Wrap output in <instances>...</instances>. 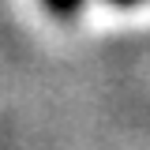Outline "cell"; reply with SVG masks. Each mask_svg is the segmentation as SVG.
<instances>
[{"label":"cell","mask_w":150,"mask_h":150,"mask_svg":"<svg viewBox=\"0 0 150 150\" xmlns=\"http://www.w3.org/2000/svg\"><path fill=\"white\" fill-rule=\"evenodd\" d=\"M45 4H49V11H56V15H71L83 0H45Z\"/></svg>","instance_id":"6da1fadb"},{"label":"cell","mask_w":150,"mask_h":150,"mask_svg":"<svg viewBox=\"0 0 150 150\" xmlns=\"http://www.w3.org/2000/svg\"><path fill=\"white\" fill-rule=\"evenodd\" d=\"M109 4H120V8H131V4H139V0H109Z\"/></svg>","instance_id":"7a4b0ae2"}]
</instances>
